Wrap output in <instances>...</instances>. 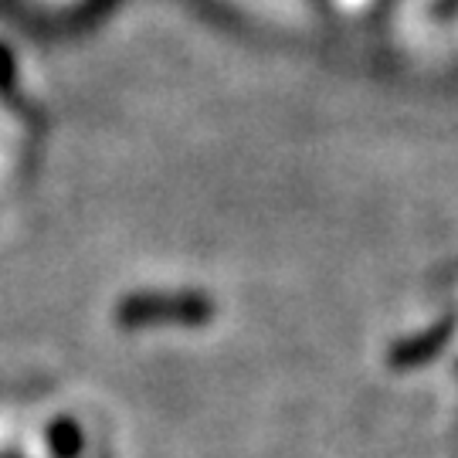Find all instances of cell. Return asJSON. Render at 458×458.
I'll return each instance as SVG.
<instances>
[{
    "instance_id": "1",
    "label": "cell",
    "mask_w": 458,
    "mask_h": 458,
    "mask_svg": "<svg viewBox=\"0 0 458 458\" xmlns=\"http://www.w3.org/2000/svg\"><path fill=\"white\" fill-rule=\"evenodd\" d=\"M452 329H455V319H442L438 327L425 329V333H418L411 340H401L391 350V367L394 370H414V367L428 363L431 357H438L445 344L452 340Z\"/></svg>"
}]
</instances>
